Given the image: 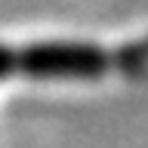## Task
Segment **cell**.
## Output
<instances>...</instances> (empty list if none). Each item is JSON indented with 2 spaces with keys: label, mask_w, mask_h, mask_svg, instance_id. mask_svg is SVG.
Segmentation results:
<instances>
[{
  "label": "cell",
  "mask_w": 148,
  "mask_h": 148,
  "mask_svg": "<svg viewBox=\"0 0 148 148\" xmlns=\"http://www.w3.org/2000/svg\"><path fill=\"white\" fill-rule=\"evenodd\" d=\"M117 56L86 43H37L16 56V68L31 77H99Z\"/></svg>",
  "instance_id": "cell-1"
}]
</instances>
